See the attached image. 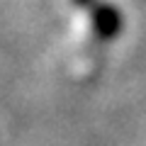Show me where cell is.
<instances>
[{
    "mask_svg": "<svg viewBox=\"0 0 146 146\" xmlns=\"http://www.w3.org/2000/svg\"><path fill=\"white\" fill-rule=\"evenodd\" d=\"M73 3L88 10L93 29L100 39H112L122 32V12L110 3H105V0H73Z\"/></svg>",
    "mask_w": 146,
    "mask_h": 146,
    "instance_id": "cell-1",
    "label": "cell"
}]
</instances>
